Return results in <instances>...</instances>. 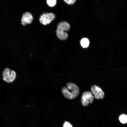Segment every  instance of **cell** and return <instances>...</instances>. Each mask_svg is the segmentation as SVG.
Wrapping results in <instances>:
<instances>
[{
    "label": "cell",
    "mask_w": 127,
    "mask_h": 127,
    "mask_svg": "<svg viewBox=\"0 0 127 127\" xmlns=\"http://www.w3.org/2000/svg\"><path fill=\"white\" fill-rule=\"evenodd\" d=\"M61 92L65 98L72 100L78 96L79 90V87L75 84L71 82H68L67 83L66 87H64L62 88Z\"/></svg>",
    "instance_id": "1"
},
{
    "label": "cell",
    "mask_w": 127,
    "mask_h": 127,
    "mask_svg": "<svg viewBox=\"0 0 127 127\" xmlns=\"http://www.w3.org/2000/svg\"><path fill=\"white\" fill-rule=\"evenodd\" d=\"M70 26L67 22L63 21L60 22L57 25L56 32L58 37L62 40H67L68 37L67 31L70 29Z\"/></svg>",
    "instance_id": "2"
},
{
    "label": "cell",
    "mask_w": 127,
    "mask_h": 127,
    "mask_svg": "<svg viewBox=\"0 0 127 127\" xmlns=\"http://www.w3.org/2000/svg\"><path fill=\"white\" fill-rule=\"evenodd\" d=\"M3 79L5 82L11 83L13 82L16 77V73L15 71L11 70L8 68H6L3 71Z\"/></svg>",
    "instance_id": "3"
},
{
    "label": "cell",
    "mask_w": 127,
    "mask_h": 127,
    "mask_svg": "<svg viewBox=\"0 0 127 127\" xmlns=\"http://www.w3.org/2000/svg\"><path fill=\"white\" fill-rule=\"evenodd\" d=\"M55 18V15L53 13H44L40 16L39 21L42 24L47 25L49 24Z\"/></svg>",
    "instance_id": "4"
},
{
    "label": "cell",
    "mask_w": 127,
    "mask_h": 127,
    "mask_svg": "<svg viewBox=\"0 0 127 127\" xmlns=\"http://www.w3.org/2000/svg\"><path fill=\"white\" fill-rule=\"evenodd\" d=\"M94 100V97L90 92L86 91L83 93L81 102L83 106H86L89 104V103H92Z\"/></svg>",
    "instance_id": "5"
},
{
    "label": "cell",
    "mask_w": 127,
    "mask_h": 127,
    "mask_svg": "<svg viewBox=\"0 0 127 127\" xmlns=\"http://www.w3.org/2000/svg\"><path fill=\"white\" fill-rule=\"evenodd\" d=\"M91 90L92 93L96 99H102L104 97V92L99 87L96 85L93 86L91 87Z\"/></svg>",
    "instance_id": "6"
},
{
    "label": "cell",
    "mask_w": 127,
    "mask_h": 127,
    "mask_svg": "<svg viewBox=\"0 0 127 127\" xmlns=\"http://www.w3.org/2000/svg\"><path fill=\"white\" fill-rule=\"evenodd\" d=\"M33 17L32 14L29 12L24 13L22 15L21 18V23L24 25L27 24H30L32 22Z\"/></svg>",
    "instance_id": "7"
},
{
    "label": "cell",
    "mask_w": 127,
    "mask_h": 127,
    "mask_svg": "<svg viewBox=\"0 0 127 127\" xmlns=\"http://www.w3.org/2000/svg\"><path fill=\"white\" fill-rule=\"evenodd\" d=\"M80 43L81 46L83 48H86L88 46L89 42L88 39L86 38H84L81 40Z\"/></svg>",
    "instance_id": "8"
},
{
    "label": "cell",
    "mask_w": 127,
    "mask_h": 127,
    "mask_svg": "<svg viewBox=\"0 0 127 127\" xmlns=\"http://www.w3.org/2000/svg\"><path fill=\"white\" fill-rule=\"evenodd\" d=\"M119 119L121 123L125 124L127 122V116L125 114H122L119 116Z\"/></svg>",
    "instance_id": "9"
},
{
    "label": "cell",
    "mask_w": 127,
    "mask_h": 127,
    "mask_svg": "<svg viewBox=\"0 0 127 127\" xmlns=\"http://www.w3.org/2000/svg\"><path fill=\"white\" fill-rule=\"evenodd\" d=\"M46 3L49 7H52L55 6L57 3V0H46Z\"/></svg>",
    "instance_id": "10"
},
{
    "label": "cell",
    "mask_w": 127,
    "mask_h": 127,
    "mask_svg": "<svg viewBox=\"0 0 127 127\" xmlns=\"http://www.w3.org/2000/svg\"><path fill=\"white\" fill-rule=\"evenodd\" d=\"M63 0L67 4L71 5L74 4L76 0Z\"/></svg>",
    "instance_id": "11"
},
{
    "label": "cell",
    "mask_w": 127,
    "mask_h": 127,
    "mask_svg": "<svg viewBox=\"0 0 127 127\" xmlns=\"http://www.w3.org/2000/svg\"><path fill=\"white\" fill-rule=\"evenodd\" d=\"M63 127H73L69 123L66 122L64 123Z\"/></svg>",
    "instance_id": "12"
}]
</instances>
